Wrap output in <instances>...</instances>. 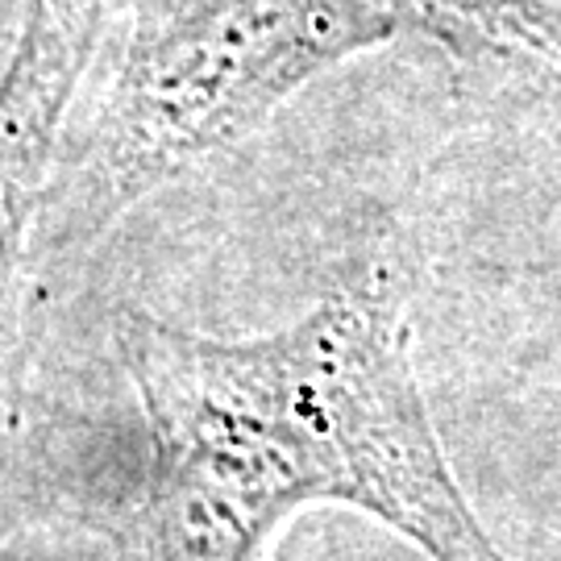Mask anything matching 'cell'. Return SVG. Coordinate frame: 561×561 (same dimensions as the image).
<instances>
[{
	"instance_id": "3957f363",
	"label": "cell",
	"mask_w": 561,
	"mask_h": 561,
	"mask_svg": "<svg viewBox=\"0 0 561 561\" xmlns=\"http://www.w3.org/2000/svg\"><path fill=\"white\" fill-rule=\"evenodd\" d=\"M117 0H21L18 42L0 67V366L18 337L30 233L55 175L62 125Z\"/></svg>"
},
{
	"instance_id": "7a4b0ae2",
	"label": "cell",
	"mask_w": 561,
	"mask_h": 561,
	"mask_svg": "<svg viewBox=\"0 0 561 561\" xmlns=\"http://www.w3.org/2000/svg\"><path fill=\"white\" fill-rule=\"evenodd\" d=\"M121 55L80 150L46 187L59 245H92L300 88L403 34L396 0H117Z\"/></svg>"
},
{
	"instance_id": "6da1fadb",
	"label": "cell",
	"mask_w": 561,
	"mask_h": 561,
	"mask_svg": "<svg viewBox=\"0 0 561 561\" xmlns=\"http://www.w3.org/2000/svg\"><path fill=\"white\" fill-rule=\"evenodd\" d=\"M117 354L150 424V561H262L312 503L358 507L428 561H507L445 458L391 266L250 337L125 312Z\"/></svg>"
}]
</instances>
